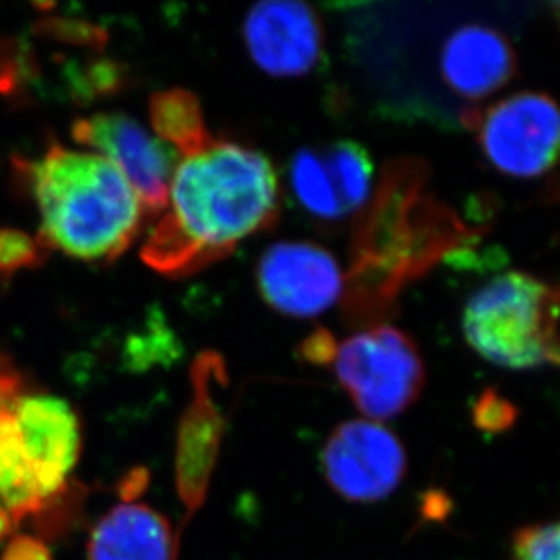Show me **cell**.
<instances>
[{
    "label": "cell",
    "instance_id": "6da1fadb",
    "mask_svg": "<svg viewBox=\"0 0 560 560\" xmlns=\"http://www.w3.org/2000/svg\"><path fill=\"white\" fill-rule=\"evenodd\" d=\"M278 209L280 186L269 159L211 135L178 156L165 212L143 242L142 259L171 278L195 275L272 228Z\"/></svg>",
    "mask_w": 560,
    "mask_h": 560
},
{
    "label": "cell",
    "instance_id": "7a4b0ae2",
    "mask_svg": "<svg viewBox=\"0 0 560 560\" xmlns=\"http://www.w3.org/2000/svg\"><path fill=\"white\" fill-rule=\"evenodd\" d=\"M40 217L37 238L84 261H115L142 228V201L122 171L88 149L49 145L22 164Z\"/></svg>",
    "mask_w": 560,
    "mask_h": 560
},
{
    "label": "cell",
    "instance_id": "3957f363",
    "mask_svg": "<svg viewBox=\"0 0 560 560\" xmlns=\"http://www.w3.org/2000/svg\"><path fill=\"white\" fill-rule=\"evenodd\" d=\"M559 292L526 272H506L470 298L466 341L493 365L526 371L559 363Z\"/></svg>",
    "mask_w": 560,
    "mask_h": 560
},
{
    "label": "cell",
    "instance_id": "277c9868",
    "mask_svg": "<svg viewBox=\"0 0 560 560\" xmlns=\"http://www.w3.org/2000/svg\"><path fill=\"white\" fill-rule=\"evenodd\" d=\"M330 366L350 399L371 421H386L416 402L424 366L412 339L381 325L338 345Z\"/></svg>",
    "mask_w": 560,
    "mask_h": 560
},
{
    "label": "cell",
    "instance_id": "5b68a950",
    "mask_svg": "<svg viewBox=\"0 0 560 560\" xmlns=\"http://www.w3.org/2000/svg\"><path fill=\"white\" fill-rule=\"evenodd\" d=\"M470 117L487 159L504 175L535 178L556 164L560 118L551 96L524 91Z\"/></svg>",
    "mask_w": 560,
    "mask_h": 560
},
{
    "label": "cell",
    "instance_id": "8992f818",
    "mask_svg": "<svg viewBox=\"0 0 560 560\" xmlns=\"http://www.w3.org/2000/svg\"><path fill=\"white\" fill-rule=\"evenodd\" d=\"M74 142L101 154L122 171L142 201L143 211L156 217L164 211L178 153L124 113H96L71 127Z\"/></svg>",
    "mask_w": 560,
    "mask_h": 560
},
{
    "label": "cell",
    "instance_id": "52a82bcc",
    "mask_svg": "<svg viewBox=\"0 0 560 560\" xmlns=\"http://www.w3.org/2000/svg\"><path fill=\"white\" fill-rule=\"evenodd\" d=\"M334 492L350 502H377L396 492L407 474V452L385 424L354 419L334 430L322 452Z\"/></svg>",
    "mask_w": 560,
    "mask_h": 560
},
{
    "label": "cell",
    "instance_id": "ba28073f",
    "mask_svg": "<svg viewBox=\"0 0 560 560\" xmlns=\"http://www.w3.org/2000/svg\"><path fill=\"white\" fill-rule=\"evenodd\" d=\"M259 294L291 317L319 316L343 292V270L332 253L311 242H278L259 258Z\"/></svg>",
    "mask_w": 560,
    "mask_h": 560
},
{
    "label": "cell",
    "instance_id": "9c48e42d",
    "mask_svg": "<svg viewBox=\"0 0 560 560\" xmlns=\"http://www.w3.org/2000/svg\"><path fill=\"white\" fill-rule=\"evenodd\" d=\"M244 38L254 62L275 77H302L323 55V27L316 11L298 0H264L250 8Z\"/></svg>",
    "mask_w": 560,
    "mask_h": 560
},
{
    "label": "cell",
    "instance_id": "30bf717a",
    "mask_svg": "<svg viewBox=\"0 0 560 560\" xmlns=\"http://www.w3.org/2000/svg\"><path fill=\"white\" fill-rule=\"evenodd\" d=\"M441 68L446 84L470 101H481L506 85L515 74V54L493 27L468 24L444 44Z\"/></svg>",
    "mask_w": 560,
    "mask_h": 560
},
{
    "label": "cell",
    "instance_id": "8fae6325",
    "mask_svg": "<svg viewBox=\"0 0 560 560\" xmlns=\"http://www.w3.org/2000/svg\"><path fill=\"white\" fill-rule=\"evenodd\" d=\"M173 529L162 513L142 502H122L96 523L90 560H175Z\"/></svg>",
    "mask_w": 560,
    "mask_h": 560
},
{
    "label": "cell",
    "instance_id": "7c38bea8",
    "mask_svg": "<svg viewBox=\"0 0 560 560\" xmlns=\"http://www.w3.org/2000/svg\"><path fill=\"white\" fill-rule=\"evenodd\" d=\"M151 124L154 135L175 149L178 156L198 148L211 137L200 102L190 91H160L151 98Z\"/></svg>",
    "mask_w": 560,
    "mask_h": 560
},
{
    "label": "cell",
    "instance_id": "4fadbf2b",
    "mask_svg": "<svg viewBox=\"0 0 560 560\" xmlns=\"http://www.w3.org/2000/svg\"><path fill=\"white\" fill-rule=\"evenodd\" d=\"M319 154L339 203L343 207L345 217H349L350 212L365 206L371 196L374 175L371 156L363 145L350 140H339L319 151Z\"/></svg>",
    "mask_w": 560,
    "mask_h": 560
},
{
    "label": "cell",
    "instance_id": "5bb4252c",
    "mask_svg": "<svg viewBox=\"0 0 560 560\" xmlns=\"http://www.w3.org/2000/svg\"><path fill=\"white\" fill-rule=\"evenodd\" d=\"M291 186L300 203L314 217L323 220L345 218L343 207L339 203L319 151L305 148L294 154Z\"/></svg>",
    "mask_w": 560,
    "mask_h": 560
},
{
    "label": "cell",
    "instance_id": "9a60e30c",
    "mask_svg": "<svg viewBox=\"0 0 560 560\" xmlns=\"http://www.w3.org/2000/svg\"><path fill=\"white\" fill-rule=\"evenodd\" d=\"M48 256V249L37 236L21 229L0 228V275L37 267Z\"/></svg>",
    "mask_w": 560,
    "mask_h": 560
},
{
    "label": "cell",
    "instance_id": "2e32d148",
    "mask_svg": "<svg viewBox=\"0 0 560 560\" xmlns=\"http://www.w3.org/2000/svg\"><path fill=\"white\" fill-rule=\"evenodd\" d=\"M559 524H529L513 535V560H559Z\"/></svg>",
    "mask_w": 560,
    "mask_h": 560
},
{
    "label": "cell",
    "instance_id": "e0dca14e",
    "mask_svg": "<svg viewBox=\"0 0 560 560\" xmlns=\"http://www.w3.org/2000/svg\"><path fill=\"white\" fill-rule=\"evenodd\" d=\"M513 419H515V408L493 392H487L477 401L476 424L479 429L487 430V432H499V430L508 429L513 423Z\"/></svg>",
    "mask_w": 560,
    "mask_h": 560
},
{
    "label": "cell",
    "instance_id": "ac0fdd59",
    "mask_svg": "<svg viewBox=\"0 0 560 560\" xmlns=\"http://www.w3.org/2000/svg\"><path fill=\"white\" fill-rule=\"evenodd\" d=\"M338 343L332 338V334L327 330H317L311 338L305 339L302 345V355L308 363L314 365H330L336 355Z\"/></svg>",
    "mask_w": 560,
    "mask_h": 560
},
{
    "label": "cell",
    "instance_id": "d6986e66",
    "mask_svg": "<svg viewBox=\"0 0 560 560\" xmlns=\"http://www.w3.org/2000/svg\"><path fill=\"white\" fill-rule=\"evenodd\" d=\"M2 560H51L48 548L32 537H16L11 540Z\"/></svg>",
    "mask_w": 560,
    "mask_h": 560
}]
</instances>
